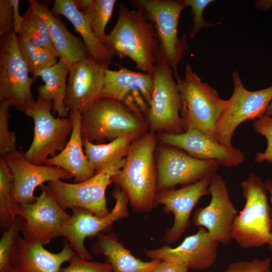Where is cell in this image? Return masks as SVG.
Returning a JSON list of instances; mask_svg holds the SVG:
<instances>
[{
	"label": "cell",
	"instance_id": "obj_1",
	"mask_svg": "<svg viewBox=\"0 0 272 272\" xmlns=\"http://www.w3.org/2000/svg\"><path fill=\"white\" fill-rule=\"evenodd\" d=\"M156 145L152 131L137 138L130 147L122 168L112 177V182L126 194L133 210L137 212H149L155 206Z\"/></svg>",
	"mask_w": 272,
	"mask_h": 272
},
{
	"label": "cell",
	"instance_id": "obj_2",
	"mask_svg": "<svg viewBox=\"0 0 272 272\" xmlns=\"http://www.w3.org/2000/svg\"><path fill=\"white\" fill-rule=\"evenodd\" d=\"M104 44L113 56L128 57L138 70L153 74L159 43L153 25L140 10L120 3L117 21Z\"/></svg>",
	"mask_w": 272,
	"mask_h": 272
},
{
	"label": "cell",
	"instance_id": "obj_3",
	"mask_svg": "<svg viewBox=\"0 0 272 272\" xmlns=\"http://www.w3.org/2000/svg\"><path fill=\"white\" fill-rule=\"evenodd\" d=\"M148 128L142 113L109 98H99L82 114L83 138L95 144H106L126 134L139 138Z\"/></svg>",
	"mask_w": 272,
	"mask_h": 272
},
{
	"label": "cell",
	"instance_id": "obj_4",
	"mask_svg": "<svg viewBox=\"0 0 272 272\" xmlns=\"http://www.w3.org/2000/svg\"><path fill=\"white\" fill-rule=\"evenodd\" d=\"M176 82L181 97L183 131L196 129L216 140L217 124L227 100L221 98L214 88L203 82L188 63L183 78Z\"/></svg>",
	"mask_w": 272,
	"mask_h": 272
},
{
	"label": "cell",
	"instance_id": "obj_5",
	"mask_svg": "<svg viewBox=\"0 0 272 272\" xmlns=\"http://www.w3.org/2000/svg\"><path fill=\"white\" fill-rule=\"evenodd\" d=\"M241 186L245 202L234 222L232 239L245 249L268 245L271 239L272 221L265 182L250 173Z\"/></svg>",
	"mask_w": 272,
	"mask_h": 272
},
{
	"label": "cell",
	"instance_id": "obj_6",
	"mask_svg": "<svg viewBox=\"0 0 272 272\" xmlns=\"http://www.w3.org/2000/svg\"><path fill=\"white\" fill-rule=\"evenodd\" d=\"M153 25L159 45L158 53L172 69L175 80L179 78L177 66L188 47L187 34L178 36L180 14L187 7L184 0H132Z\"/></svg>",
	"mask_w": 272,
	"mask_h": 272
},
{
	"label": "cell",
	"instance_id": "obj_7",
	"mask_svg": "<svg viewBox=\"0 0 272 272\" xmlns=\"http://www.w3.org/2000/svg\"><path fill=\"white\" fill-rule=\"evenodd\" d=\"M153 75L154 84L151 102L144 114L149 127L152 132L174 134L183 132L181 97L173 72L158 52Z\"/></svg>",
	"mask_w": 272,
	"mask_h": 272
},
{
	"label": "cell",
	"instance_id": "obj_8",
	"mask_svg": "<svg viewBox=\"0 0 272 272\" xmlns=\"http://www.w3.org/2000/svg\"><path fill=\"white\" fill-rule=\"evenodd\" d=\"M51 109V101L38 97L33 106L24 113L32 118L34 124L33 141L24 156L35 165H44L47 158L60 152L73 130V120L70 117H54Z\"/></svg>",
	"mask_w": 272,
	"mask_h": 272
},
{
	"label": "cell",
	"instance_id": "obj_9",
	"mask_svg": "<svg viewBox=\"0 0 272 272\" xmlns=\"http://www.w3.org/2000/svg\"><path fill=\"white\" fill-rule=\"evenodd\" d=\"M17 34L12 32L0 40V101L25 112L35 104L31 88L34 78L19 49Z\"/></svg>",
	"mask_w": 272,
	"mask_h": 272
},
{
	"label": "cell",
	"instance_id": "obj_10",
	"mask_svg": "<svg viewBox=\"0 0 272 272\" xmlns=\"http://www.w3.org/2000/svg\"><path fill=\"white\" fill-rule=\"evenodd\" d=\"M233 93L217 123V141L221 145L231 147L232 139L236 128L247 120H256L263 115L272 99V86L249 91L243 86L240 75L234 71L232 75Z\"/></svg>",
	"mask_w": 272,
	"mask_h": 272
},
{
	"label": "cell",
	"instance_id": "obj_11",
	"mask_svg": "<svg viewBox=\"0 0 272 272\" xmlns=\"http://www.w3.org/2000/svg\"><path fill=\"white\" fill-rule=\"evenodd\" d=\"M112 196L115 200V205L105 217H98L81 208L72 210L73 214L63 226L60 235L66 239L79 257L92 260L93 257L84 246L85 239L108 231L114 222L128 216L129 199L126 194L116 186Z\"/></svg>",
	"mask_w": 272,
	"mask_h": 272
},
{
	"label": "cell",
	"instance_id": "obj_12",
	"mask_svg": "<svg viewBox=\"0 0 272 272\" xmlns=\"http://www.w3.org/2000/svg\"><path fill=\"white\" fill-rule=\"evenodd\" d=\"M159 150L157 161V193L186 185L216 173L220 166L213 160H200L183 150L165 145Z\"/></svg>",
	"mask_w": 272,
	"mask_h": 272
},
{
	"label": "cell",
	"instance_id": "obj_13",
	"mask_svg": "<svg viewBox=\"0 0 272 272\" xmlns=\"http://www.w3.org/2000/svg\"><path fill=\"white\" fill-rule=\"evenodd\" d=\"M41 193L30 204H20L18 215L25 221L23 238L45 245L60 236V231L71 217L58 203L47 186H40Z\"/></svg>",
	"mask_w": 272,
	"mask_h": 272
},
{
	"label": "cell",
	"instance_id": "obj_14",
	"mask_svg": "<svg viewBox=\"0 0 272 272\" xmlns=\"http://www.w3.org/2000/svg\"><path fill=\"white\" fill-rule=\"evenodd\" d=\"M116 173L105 170L83 182L70 183L57 180L48 182L46 186L63 210L81 208L105 217L110 212L107 207L105 190Z\"/></svg>",
	"mask_w": 272,
	"mask_h": 272
},
{
	"label": "cell",
	"instance_id": "obj_15",
	"mask_svg": "<svg viewBox=\"0 0 272 272\" xmlns=\"http://www.w3.org/2000/svg\"><path fill=\"white\" fill-rule=\"evenodd\" d=\"M209 190L210 202L195 212L192 223L206 228L219 243L226 246L233 240L232 227L238 212L231 200L225 180L217 173L212 177Z\"/></svg>",
	"mask_w": 272,
	"mask_h": 272
},
{
	"label": "cell",
	"instance_id": "obj_16",
	"mask_svg": "<svg viewBox=\"0 0 272 272\" xmlns=\"http://www.w3.org/2000/svg\"><path fill=\"white\" fill-rule=\"evenodd\" d=\"M154 84L152 74L107 68L101 98L119 101L144 115L151 102Z\"/></svg>",
	"mask_w": 272,
	"mask_h": 272
},
{
	"label": "cell",
	"instance_id": "obj_17",
	"mask_svg": "<svg viewBox=\"0 0 272 272\" xmlns=\"http://www.w3.org/2000/svg\"><path fill=\"white\" fill-rule=\"evenodd\" d=\"M108 67L90 56L70 66L65 98V106L69 112L76 111L82 114L101 98Z\"/></svg>",
	"mask_w": 272,
	"mask_h": 272
},
{
	"label": "cell",
	"instance_id": "obj_18",
	"mask_svg": "<svg viewBox=\"0 0 272 272\" xmlns=\"http://www.w3.org/2000/svg\"><path fill=\"white\" fill-rule=\"evenodd\" d=\"M214 174L178 189L157 193L155 206L163 205L166 212H172L174 217L173 225L165 232L163 242L171 244L177 241L189 227V217L192 210L201 197L210 195L209 187Z\"/></svg>",
	"mask_w": 272,
	"mask_h": 272
},
{
	"label": "cell",
	"instance_id": "obj_19",
	"mask_svg": "<svg viewBox=\"0 0 272 272\" xmlns=\"http://www.w3.org/2000/svg\"><path fill=\"white\" fill-rule=\"evenodd\" d=\"M219 243L208 230L198 227L196 233L186 237L177 247L169 245L145 250L146 256L151 260H161L181 263L189 269L204 270L216 261Z\"/></svg>",
	"mask_w": 272,
	"mask_h": 272
},
{
	"label": "cell",
	"instance_id": "obj_20",
	"mask_svg": "<svg viewBox=\"0 0 272 272\" xmlns=\"http://www.w3.org/2000/svg\"><path fill=\"white\" fill-rule=\"evenodd\" d=\"M9 167L14 179L13 198L20 204L34 202L35 189L45 182L69 179L73 176L60 168L46 165H38L28 161L22 152L16 150L3 158Z\"/></svg>",
	"mask_w": 272,
	"mask_h": 272
},
{
	"label": "cell",
	"instance_id": "obj_21",
	"mask_svg": "<svg viewBox=\"0 0 272 272\" xmlns=\"http://www.w3.org/2000/svg\"><path fill=\"white\" fill-rule=\"evenodd\" d=\"M159 140L162 144L179 148L193 157L215 161L228 168L239 166L245 161L244 153L239 149L221 145L196 129L176 134L162 133Z\"/></svg>",
	"mask_w": 272,
	"mask_h": 272
},
{
	"label": "cell",
	"instance_id": "obj_22",
	"mask_svg": "<svg viewBox=\"0 0 272 272\" xmlns=\"http://www.w3.org/2000/svg\"><path fill=\"white\" fill-rule=\"evenodd\" d=\"M75 254L66 241L60 251L52 253L41 243L19 236L13 265L16 272H59L61 265Z\"/></svg>",
	"mask_w": 272,
	"mask_h": 272
},
{
	"label": "cell",
	"instance_id": "obj_23",
	"mask_svg": "<svg viewBox=\"0 0 272 272\" xmlns=\"http://www.w3.org/2000/svg\"><path fill=\"white\" fill-rule=\"evenodd\" d=\"M73 128L64 149L58 154L47 158L44 165L55 166L70 173L76 183L92 177L95 173L83 151V138L81 131L82 114L76 111L69 112Z\"/></svg>",
	"mask_w": 272,
	"mask_h": 272
},
{
	"label": "cell",
	"instance_id": "obj_24",
	"mask_svg": "<svg viewBox=\"0 0 272 272\" xmlns=\"http://www.w3.org/2000/svg\"><path fill=\"white\" fill-rule=\"evenodd\" d=\"M28 2L46 23L59 59L65 60L71 66L89 56L84 42L72 34L64 24L55 17L47 5L36 0H29Z\"/></svg>",
	"mask_w": 272,
	"mask_h": 272
},
{
	"label": "cell",
	"instance_id": "obj_25",
	"mask_svg": "<svg viewBox=\"0 0 272 272\" xmlns=\"http://www.w3.org/2000/svg\"><path fill=\"white\" fill-rule=\"evenodd\" d=\"M91 248L94 254L106 257L112 267V272H150L162 260L143 261L135 257L119 242L114 233H100Z\"/></svg>",
	"mask_w": 272,
	"mask_h": 272
},
{
	"label": "cell",
	"instance_id": "obj_26",
	"mask_svg": "<svg viewBox=\"0 0 272 272\" xmlns=\"http://www.w3.org/2000/svg\"><path fill=\"white\" fill-rule=\"evenodd\" d=\"M51 11L54 15L63 16L72 24L82 37L90 57L100 64L109 66L113 55L95 35L74 0H55Z\"/></svg>",
	"mask_w": 272,
	"mask_h": 272
},
{
	"label": "cell",
	"instance_id": "obj_27",
	"mask_svg": "<svg viewBox=\"0 0 272 272\" xmlns=\"http://www.w3.org/2000/svg\"><path fill=\"white\" fill-rule=\"evenodd\" d=\"M137 138L126 134L103 144H95L83 139L85 154L95 174L107 170H120L125 163L124 157Z\"/></svg>",
	"mask_w": 272,
	"mask_h": 272
},
{
	"label": "cell",
	"instance_id": "obj_28",
	"mask_svg": "<svg viewBox=\"0 0 272 272\" xmlns=\"http://www.w3.org/2000/svg\"><path fill=\"white\" fill-rule=\"evenodd\" d=\"M70 65L63 59H59L54 65L39 72V77L44 82L43 85L38 86V97L53 104V113L59 117H66L69 112L65 106L67 87V76Z\"/></svg>",
	"mask_w": 272,
	"mask_h": 272
},
{
	"label": "cell",
	"instance_id": "obj_29",
	"mask_svg": "<svg viewBox=\"0 0 272 272\" xmlns=\"http://www.w3.org/2000/svg\"><path fill=\"white\" fill-rule=\"evenodd\" d=\"M75 3L87 20L97 38L104 43L105 27L111 18L116 0H74Z\"/></svg>",
	"mask_w": 272,
	"mask_h": 272
},
{
	"label": "cell",
	"instance_id": "obj_30",
	"mask_svg": "<svg viewBox=\"0 0 272 272\" xmlns=\"http://www.w3.org/2000/svg\"><path fill=\"white\" fill-rule=\"evenodd\" d=\"M14 185L12 173L3 158L0 159V226L8 229L18 216L20 204L12 196Z\"/></svg>",
	"mask_w": 272,
	"mask_h": 272
},
{
	"label": "cell",
	"instance_id": "obj_31",
	"mask_svg": "<svg viewBox=\"0 0 272 272\" xmlns=\"http://www.w3.org/2000/svg\"><path fill=\"white\" fill-rule=\"evenodd\" d=\"M17 44L20 51L25 60L29 73L36 78L41 71L52 66L56 63L57 57L50 50L40 47L26 35L20 33L17 35Z\"/></svg>",
	"mask_w": 272,
	"mask_h": 272
},
{
	"label": "cell",
	"instance_id": "obj_32",
	"mask_svg": "<svg viewBox=\"0 0 272 272\" xmlns=\"http://www.w3.org/2000/svg\"><path fill=\"white\" fill-rule=\"evenodd\" d=\"M22 17L23 21L20 33L27 36L36 45L50 50L58 57L44 20L31 6Z\"/></svg>",
	"mask_w": 272,
	"mask_h": 272
},
{
	"label": "cell",
	"instance_id": "obj_33",
	"mask_svg": "<svg viewBox=\"0 0 272 272\" xmlns=\"http://www.w3.org/2000/svg\"><path fill=\"white\" fill-rule=\"evenodd\" d=\"M24 225V219L18 216L10 227L3 231L0 239V272H16L13 259L19 234L22 233Z\"/></svg>",
	"mask_w": 272,
	"mask_h": 272
},
{
	"label": "cell",
	"instance_id": "obj_34",
	"mask_svg": "<svg viewBox=\"0 0 272 272\" xmlns=\"http://www.w3.org/2000/svg\"><path fill=\"white\" fill-rule=\"evenodd\" d=\"M10 105L5 102L0 103V155L3 158L6 154L17 150L16 136L8 127Z\"/></svg>",
	"mask_w": 272,
	"mask_h": 272
},
{
	"label": "cell",
	"instance_id": "obj_35",
	"mask_svg": "<svg viewBox=\"0 0 272 272\" xmlns=\"http://www.w3.org/2000/svg\"><path fill=\"white\" fill-rule=\"evenodd\" d=\"M254 131L264 137L267 140V147L263 152L256 154L254 161L256 163L266 162L272 164V116L264 115L254 121Z\"/></svg>",
	"mask_w": 272,
	"mask_h": 272
},
{
	"label": "cell",
	"instance_id": "obj_36",
	"mask_svg": "<svg viewBox=\"0 0 272 272\" xmlns=\"http://www.w3.org/2000/svg\"><path fill=\"white\" fill-rule=\"evenodd\" d=\"M187 7L191 9V13L192 15V27L188 37L190 39H194L197 33L202 28H213L218 26L220 22L212 24L206 21L203 18V12L207 7L215 2L214 0H184Z\"/></svg>",
	"mask_w": 272,
	"mask_h": 272
},
{
	"label": "cell",
	"instance_id": "obj_37",
	"mask_svg": "<svg viewBox=\"0 0 272 272\" xmlns=\"http://www.w3.org/2000/svg\"><path fill=\"white\" fill-rule=\"evenodd\" d=\"M66 267H61L59 272H112V267L107 261L100 262L88 260L74 255Z\"/></svg>",
	"mask_w": 272,
	"mask_h": 272
},
{
	"label": "cell",
	"instance_id": "obj_38",
	"mask_svg": "<svg viewBox=\"0 0 272 272\" xmlns=\"http://www.w3.org/2000/svg\"><path fill=\"white\" fill-rule=\"evenodd\" d=\"M270 264L269 257L235 261L230 263L227 268L222 272H271Z\"/></svg>",
	"mask_w": 272,
	"mask_h": 272
},
{
	"label": "cell",
	"instance_id": "obj_39",
	"mask_svg": "<svg viewBox=\"0 0 272 272\" xmlns=\"http://www.w3.org/2000/svg\"><path fill=\"white\" fill-rule=\"evenodd\" d=\"M14 32V11L10 0H0V36Z\"/></svg>",
	"mask_w": 272,
	"mask_h": 272
},
{
	"label": "cell",
	"instance_id": "obj_40",
	"mask_svg": "<svg viewBox=\"0 0 272 272\" xmlns=\"http://www.w3.org/2000/svg\"><path fill=\"white\" fill-rule=\"evenodd\" d=\"M189 269L184 264L162 260L150 272H187Z\"/></svg>",
	"mask_w": 272,
	"mask_h": 272
},
{
	"label": "cell",
	"instance_id": "obj_41",
	"mask_svg": "<svg viewBox=\"0 0 272 272\" xmlns=\"http://www.w3.org/2000/svg\"><path fill=\"white\" fill-rule=\"evenodd\" d=\"M13 7L14 17V32L17 35L20 33L23 21L22 15L19 12V1L10 0Z\"/></svg>",
	"mask_w": 272,
	"mask_h": 272
},
{
	"label": "cell",
	"instance_id": "obj_42",
	"mask_svg": "<svg viewBox=\"0 0 272 272\" xmlns=\"http://www.w3.org/2000/svg\"><path fill=\"white\" fill-rule=\"evenodd\" d=\"M264 182L269 194V199L271 205V216L272 221V183L270 179L266 180ZM271 241L268 245L269 249L272 252V228L271 231Z\"/></svg>",
	"mask_w": 272,
	"mask_h": 272
},
{
	"label": "cell",
	"instance_id": "obj_43",
	"mask_svg": "<svg viewBox=\"0 0 272 272\" xmlns=\"http://www.w3.org/2000/svg\"><path fill=\"white\" fill-rule=\"evenodd\" d=\"M254 7L259 10H268L272 7V1H256Z\"/></svg>",
	"mask_w": 272,
	"mask_h": 272
},
{
	"label": "cell",
	"instance_id": "obj_44",
	"mask_svg": "<svg viewBox=\"0 0 272 272\" xmlns=\"http://www.w3.org/2000/svg\"><path fill=\"white\" fill-rule=\"evenodd\" d=\"M265 115L269 116H272V99L270 101L269 104L268 105L267 107Z\"/></svg>",
	"mask_w": 272,
	"mask_h": 272
}]
</instances>
